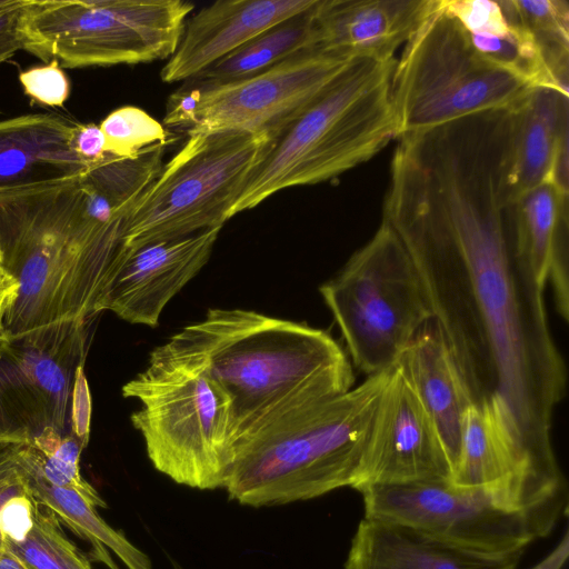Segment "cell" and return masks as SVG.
<instances>
[{
    "instance_id": "obj_1",
    "label": "cell",
    "mask_w": 569,
    "mask_h": 569,
    "mask_svg": "<svg viewBox=\"0 0 569 569\" xmlns=\"http://www.w3.org/2000/svg\"><path fill=\"white\" fill-rule=\"evenodd\" d=\"M505 148L481 132L428 139L390 168L382 221L407 249L471 401L498 416L548 478H562L552 418L567 367L545 286L503 199Z\"/></svg>"
},
{
    "instance_id": "obj_2",
    "label": "cell",
    "mask_w": 569,
    "mask_h": 569,
    "mask_svg": "<svg viewBox=\"0 0 569 569\" xmlns=\"http://www.w3.org/2000/svg\"><path fill=\"white\" fill-rule=\"evenodd\" d=\"M176 336L204 357L228 395L237 447L287 411L353 386L352 367L341 346L327 331L306 323L212 308Z\"/></svg>"
},
{
    "instance_id": "obj_3",
    "label": "cell",
    "mask_w": 569,
    "mask_h": 569,
    "mask_svg": "<svg viewBox=\"0 0 569 569\" xmlns=\"http://www.w3.org/2000/svg\"><path fill=\"white\" fill-rule=\"evenodd\" d=\"M117 254L86 220L81 177L0 192V260L19 282L6 339L87 321Z\"/></svg>"
},
{
    "instance_id": "obj_4",
    "label": "cell",
    "mask_w": 569,
    "mask_h": 569,
    "mask_svg": "<svg viewBox=\"0 0 569 569\" xmlns=\"http://www.w3.org/2000/svg\"><path fill=\"white\" fill-rule=\"evenodd\" d=\"M390 369L287 411L247 436L223 486L229 498L258 508L352 487Z\"/></svg>"
},
{
    "instance_id": "obj_5",
    "label": "cell",
    "mask_w": 569,
    "mask_h": 569,
    "mask_svg": "<svg viewBox=\"0 0 569 569\" xmlns=\"http://www.w3.org/2000/svg\"><path fill=\"white\" fill-rule=\"evenodd\" d=\"M396 59H356L273 140L230 218L274 193L337 178L398 138L390 81Z\"/></svg>"
},
{
    "instance_id": "obj_6",
    "label": "cell",
    "mask_w": 569,
    "mask_h": 569,
    "mask_svg": "<svg viewBox=\"0 0 569 569\" xmlns=\"http://www.w3.org/2000/svg\"><path fill=\"white\" fill-rule=\"evenodd\" d=\"M122 395L141 403L130 419L159 472L191 488H223L237 449L232 407L198 350L173 335Z\"/></svg>"
},
{
    "instance_id": "obj_7",
    "label": "cell",
    "mask_w": 569,
    "mask_h": 569,
    "mask_svg": "<svg viewBox=\"0 0 569 569\" xmlns=\"http://www.w3.org/2000/svg\"><path fill=\"white\" fill-rule=\"evenodd\" d=\"M535 88L479 53L437 0L392 69L398 138L475 113L512 109Z\"/></svg>"
},
{
    "instance_id": "obj_8",
    "label": "cell",
    "mask_w": 569,
    "mask_h": 569,
    "mask_svg": "<svg viewBox=\"0 0 569 569\" xmlns=\"http://www.w3.org/2000/svg\"><path fill=\"white\" fill-rule=\"evenodd\" d=\"M274 138L267 132L188 136L128 214L124 248L221 227Z\"/></svg>"
},
{
    "instance_id": "obj_9",
    "label": "cell",
    "mask_w": 569,
    "mask_h": 569,
    "mask_svg": "<svg viewBox=\"0 0 569 569\" xmlns=\"http://www.w3.org/2000/svg\"><path fill=\"white\" fill-rule=\"evenodd\" d=\"M193 8L183 0H27L23 50L64 68L168 60Z\"/></svg>"
},
{
    "instance_id": "obj_10",
    "label": "cell",
    "mask_w": 569,
    "mask_h": 569,
    "mask_svg": "<svg viewBox=\"0 0 569 569\" xmlns=\"http://www.w3.org/2000/svg\"><path fill=\"white\" fill-rule=\"evenodd\" d=\"M319 291L352 362L367 376L392 367L432 318L407 249L383 221Z\"/></svg>"
},
{
    "instance_id": "obj_11",
    "label": "cell",
    "mask_w": 569,
    "mask_h": 569,
    "mask_svg": "<svg viewBox=\"0 0 569 569\" xmlns=\"http://www.w3.org/2000/svg\"><path fill=\"white\" fill-rule=\"evenodd\" d=\"M359 492L365 517L409 527L481 556L523 553L549 533L530 518L498 508L485 492L456 487L448 479L373 485Z\"/></svg>"
},
{
    "instance_id": "obj_12",
    "label": "cell",
    "mask_w": 569,
    "mask_h": 569,
    "mask_svg": "<svg viewBox=\"0 0 569 569\" xmlns=\"http://www.w3.org/2000/svg\"><path fill=\"white\" fill-rule=\"evenodd\" d=\"M86 323L64 320L0 342V437L29 443L49 430L61 436L72 431Z\"/></svg>"
},
{
    "instance_id": "obj_13",
    "label": "cell",
    "mask_w": 569,
    "mask_h": 569,
    "mask_svg": "<svg viewBox=\"0 0 569 569\" xmlns=\"http://www.w3.org/2000/svg\"><path fill=\"white\" fill-rule=\"evenodd\" d=\"M313 49L232 82L190 86L187 134L267 132L276 138L355 61Z\"/></svg>"
},
{
    "instance_id": "obj_14",
    "label": "cell",
    "mask_w": 569,
    "mask_h": 569,
    "mask_svg": "<svg viewBox=\"0 0 569 569\" xmlns=\"http://www.w3.org/2000/svg\"><path fill=\"white\" fill-rule=\"evenodd\" d=\"M438 432L418 396L393 365L379 397L351 488L450 479Z\"/></svg>"
},
{
    "instance_id": "obj_15",
    "label": "cell",
    "mask_w": 569,
    "mask_h": 569,
    "mask_svg": "<svg viewBox=\"0 0 569 569\" xmlns=\"http://www.w3.org/2000/svg\"><path fill=\"white\" fill-rule=\"evenodd\" d=\"M220 230L124 248L96 300L93 316L111 311L130 323L157 327L167 303L208 262Z\"/></svg>"
},
{
    "instance_id": "obj_16",
    "label": "cell",
    "mask_w": 569,
    "mask_h": 569,
    "mask_svg": "<svg viewBox=\"0 0 569 569\" xmlns=\"http://www.w3.org/2000/svg\"><path fill=\"white\" fill-rule=\"evenodd\" d=\"M318 0H219L186 21L161 69L166 83L192 80L264 30L310 10Z\"/></svg>"
},
{
    "instance_id": "obj_17",
    "label": "cell",
    "mask_w": 569,
    "mask_h": 569,
    "mask_svg": "<svg viewBox=\"0 0 569 569\" xmlns=\"http://www.w3.org/2000/svg\"><path fill=\"white\" fill-rule=\"evenodd\" d=\"M437 0H318L316 49L349 58L388 60L410 39Z\"/></svg>"
},
{
    "instance_id": "obj_18",
    "label": "cell",
    "mask_w": 569,
    "mask_h": 569,
    "mask_svg": "<svg viewBox=\"0 0 569 569\" xmlns=\"http://www.w3.org/2000/svg\"><path fill=\"white\" fill-rule=\"evenodd\" d=\"M76 122L58 113L0 120V192L57 183L90 168L74 151Z\"/></svg>"
},
{
    "instance_id": "obj_19",
    "label": "cell",
    "mask_w": 569,
    "mask_h": 569,
    "mask_svg": "<svg viewBox=\"0 0 569 569\" xmlns=\"http://www.w3.org/2000/svg\"><path fill=\"white\" fill-rule=\"evenodd\" d=\"M393 365L429 415L452 471L459 455L463 417L472 401L433 318L423 325Z\"/></svg>"
},
{
    "instance_id": "obj_20",
    "label": "cell",
    "mask_w": 569,
    "mask_h": 569,
    "mask_svg": "<svg viewBox=\"0 0 569 569\" xmlns=\"http://www.w3.org/2000/svg\"><path fill=\"white\" fill-rule=\"evenodd\" d=\"M569 96L537 87L511 109L503 176L508 206L529 190L552 181L553 162L562 137L568 133Z\"/></svg>"
},
{
    "instance_id": "obj_21",
    "label": "cell",
    "mask_w": 569,
    "mask_h": 569,
    "mask_svg": "<svg viewBox=\"0 0 569 569\" xmlns=\"http://www.w3.org/2000/svg\"><path fill=\"white\" fill-rule=\"evenodd\" d=\"M521 556H481L409 527L363 517L351 540L345 569H516Z\"/></svg>"
},
{
    "instance_id": "obj_22",
    "label": "cell",
    "mask_w": 569,
    "mask_h": 569,
    "mask_svg": "<svg viewBox=\"0 0 569 569\" xmlns=\"http://www.w3.org/2000/svg\"><path fill=\"white\" fill-rule=\"evenodd\" d=\"M510 206L518 249L540 283L551 284L556 311L568 321V194L547 181Z\"/></svg>"
},
{
    "instance_id": "obj_23",
    "label": "cell",
    "mask_w": 569,
    "mask_h": 569,
    "mask_svg": "<svg viewBox=\"0 0 569 569\" xmlns=\"http://www.w3.org/2000/svg\"><path fill=\"white\" fill-rule=\"evenodd\" d=\"M3 528L4 548L27 569H92L58 517L30 492L8 508Z\"/></svg>"
},
{
    "instance_id": "obj_24",
    "label": "cell",
    "mask_w": 569,
    "mask_h": 569,
    "mask_svg": "<svg viewBox=\"0 0 569 569\" xmlns=\"http://www.w3.org/2000/svg\"><path fill=\"white\" fill-rule=\"evenodd\" d=\"M19 465L31 497L49 508L73 532L88 540L92 557L110 569H118L107 551L110 549L127 569H151L149 557L133 546L126 536L109 526L97 512V508L72 489L56 487L47 482L34 469L23 462Z\"/></svg>"
},
{
    "instance_id": "obj_25",
    "label": "cell",
    "mask_w": 569,
    "mask_h": 569,
    "mask_svg": "<svg viewBox=\"0 0 569 569\" xmlns=\"http://www.w3.org/2000/svg\"><path fill=\"white\" fill-rule=\"evenodd\" d=\"M315 6L253 37L192 80L206 84L232 82L258 74L296 54L316 49L312 17Z\"/></svg>"
},
{
    "instance_id": "obj_26",
    "label": "cell",
    "mask_w": 569,
    "mask_h": 569,
    "mask_svg": "<svg viewBox=\"0 0 569 569\" xmlns=\"http://www.w3.org/2000/svg\"><path fill=\"white\" fill-rule=\"evenodd\" d=\"M506 18L529 32L558 83L568 90L569 3L566 0H499Z\"/></svg>"
},
{
    "instance_id": "obj_27",
    "label": "cell",
    "mask_w": 569,
    "mask_h": 569,
    "mask_svg": "<svg viewBox=\"0 0 569 569\" xmlns=\"http://www.w3.org/2000/svg\"><path fill=\"white\" fill-rule=\"evenodd\" d=\"M106 151L117 158H134L153 144H168L169 132L144 110L123 106L110 112L99 124Z\"/></svg>"
},
{
    "instance_id": "obj_28",
    "label": "cell",
    "mask_w": 569,
    "mask_h": 569,
    "mask_svg": "<svg viewBox=\"0 0 569 569\" xmlns=\"http://www.w3.org/2000/svg\"><path fill=\"white\" fill-rule=\"evenodd\" d=\"M19 81L24 93L43 106L61 107L70 94V81L57 60L22 70Z\"/></svg>"
},
{
    "instance_id": "obj_29",
    "label": "cell",
    "mask_w": 569,
    "mask_h": 569,
    "mask_svg": "<svg viewBox=\"0 0 569 569\" xmlns=\"http://www.w3.org/2000/svg\"><path fill=\"white\" fill-rule=\"evenodd\" d=\"M72 144L76 153L89 167L102 162L109 156L103 133L96 123H76Z\"/></svg>"
},
{
    "instance_id": "obj_30",
    "label": "cell",
    "mask_w": 569,
    "mask_h": 569,
    "mask_svg": "<svg viewBox=\"0 0 569 569\" xmlns=\"http://www.w3.org/2000/svg\"><path fill=\"white\" fill-rule=\"evenodd\" d=\"M91 419V396L83 371V366L79 367L76 373L72 399V432L86 445L90 437Z\"/></svg>"
},
{
    "instance_id": "obj_31",
    "label": "cell",
    "mask_w": 569,
    "mask_h": 569,
    "mask_svg": "<svg viewBox=\"0 0 569 569\" xmlns=\"http://www.w3.org/2000/svg\"><path fill=\"white\" fill-rule=\"evenodd\" d=\"M29 493L26 478L19 465L18 469L0 482V555L4 550V516L16 500Z\"/></svg>"
},
{
    "instance_id": "obj_32",
    "label": "cell",
    "mask_w": 569,
    "mask_h": 569,
    "mask_svg": "<svg viewBox=\"0 0 569 569\" xmlns=\"http://www.w3.org/2000/svg\"><path fill=\"white\" fill-rule=\"evenodd\" d=\"M23 8L0 18V63L11 58L18 50L23 49L20 31V14Z\"/></svg>"
},
{
    "instance_id": "obj_33",
    "label": "cell",
    "mask_w": 569,
    "mask_h": 569,
    "mask_svg": "<svg viewBox=\"0 0 569 569\" xmlns=\"http://www.w3.org/2000/svg\"><path fill=\"white\" fill-rule=\"evenodd\" d=\"M19 292V282L7 270L0 260V342L6 340V316L16 302Z\"/></svg>"
},
{
    "instance_id": "obj_34",
    "label": "cell",
    "mask_w": 569,
    "mask_h": 569,
    "mask_svg": "<svg viewBox=\"0 0 569 569\" xmlns=\"http://www.w3.org/2000/svg\"><path fill=\"white\" fill-rule=\"evenodd\" d=\"M26 441L0 437V482L19 467V456Z\"/></svg>"
},
{
    "instance_id": "obj_35",
    "label": "cell",
    "mask_w": 569,
    "mask_h": 569,
    "mask_svg": "<svg viewBox=\"0 0 569 569\" xmlns=\"http://www.w3.org/2000/svg\"><path fill=\"white\" fill-rule=\"evenodd\" d=\"M0 569H27L11 552L6 548L0 555Z\"/></svg>"
},
{
    "instance_id": "obj_36",
    "label": "cell",
    "mask_w": 569,
    "mask_h": 569,
    "mask_svg": "<svg viewBox=\"0 0 569 569\" xmlns=\"http://www.w3.org/2000/svg\"><path fill=\"white\" fill-rule=\"evenodd\" d=\"M26 3L27 0H0V18L23 8Z\"/></svg>"
},
{
    "instance_id": "obj_37",
    "label": "cell",
    "mask_w": 569,
    "mask_h": 569,
    "mask_svg": "<svg viewBox=\"0 0 569 569\" xmlns=\"http://www.w3.org/2000/svg\"><path fill=\"white\" fill-rule=\"evenodd\" d=\"M173 569H182L177 562H173Z\"/></svg>"
}]
</instances>
